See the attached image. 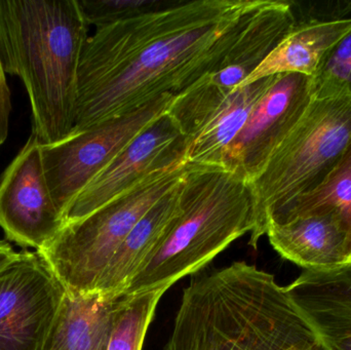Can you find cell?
<instances>
[{
  "mask_svg": "<svg viewBox=\"0 0 351 350\" xmlns=\"http://www.w3.org/2000/svg\"><path fill=\"white\" fill-rule=\"evenodd\" d=\"M265 0H175L96 29L78 69L74 132L181 96L220 68Z\"/></svg>",
  "mask_w": 351,
  "mask_h": 350,
  "instance_id": "obj_1",
  "label": "cell"
},
{
  "mask_svg": "<svg viewBox=\"0 0 351 350\" xmlns=\"http://www.w3.org/2000/svg\"><path fill=\"white\" fill-rule=\"evenodd\" d=\"M164 350H325L287 287L237 261L184 289Z\"/></svg>",
  "mask_w": 351,
  "mask_h": 350,
  "instance_id": "obj_2",
  "label": "cell"
},
{
  "mask_svg": "<svg viewBox=\"0 0 351 350\" xmlns=\"http://www.w3.org/2000/svg\"><path fill=\"white\" fill-rule=\"evenodd\" d=\"M88 32L78 0H0L4 71L24 84L32 131L43 145L73 131L78 69Z\"/></svg>",
  "mask_w": 351,
  "mask_h": 350,
  "instance_id": "obj_3",
  "label": "cell"
},
{
  "mask_svg": "<svg viewBox=\"0 0 351 350\" xmlns=\"http://www.w3.org/2000/svg\"><path fill=\"white\" fill-rule=\"evenodd\" d=\"M180 201L181 211L166 240L140 267L123 295L170 289L255 228L251 183L222 166L187 164Z\"/></svg>",
  "mask_w": 351,
  "mask_h": 350,
  "instance_id": "obj_4",
  "label": "cell"
},
{
  "mask_svg": "<svg viewBox=\"0 0 351 350\" xmlns=\"http://www.w3.org/2000/svg\"><path fill=\"white\" fill-rule=\"evenodd\" d=\"M351 142V97L315 99L251 183L256 225L250 245L257 248L268 217L319 184Z\"/></svg>",
  "mask_w": 351,
  "mask_h": 350,
  "instance_id": "obj_5",
  "label": "cell"
},
{
  "mask_svg": "<svg viewBox=\"0 0 351 350\" xmlns=\"http://www.w3.org/2000/svg\"><path fill=\"white\" fill-rule=\"evenodd\" d=\"M186 170L187 162L154 175L86 217L65 224L45 248L37 251L68 293H96L109 263L130 232L181 182Z\"/></svg>",
  "mask_w": 351,
  "mask_h": 350,
  "instance_id": "obj_6",
  "label": "cell"
},
{
  "mask_svg": "<svg viewBox=\"0 0 351 350\" xmlns=\"http://www.w3.org/2000/svg\"><path fill=\"white\" fill-rule=\"evenodd\" d=\"M292 2L265 0L235 41L220 68L175 98L169 115L189 141L206 119L265 61L295 28Z\"/></svg>",
  "mask_w": 351,
  "mask_h": 350,
  "instance_id": "obj_7",
  "label": "cell"
},
{
  "mask_svg": "<svg viewBox=\"0 0 351 350\" xmlns=\"http://www.w3.org/2000/svg\"><path fill=\"white\" fill-rule=\"evenodd\" d=\"M176 97L166 95L125 116L43 145L41 160L49 192L65 222L76 197L139 134L170 110Z\"/></svg>",
  "mask_w": 351,
  "mask_h": 350,
  "instance_id": "obj_8",
  "label": "cell"
},
{
  "mask_svg": "<svg viewBox=\"0 0 351 350\" xmlns=\"http://www.w3.org/2000/svg\"><path fill=\"white\" fill-rule=\"evenodd\" d=\"M66 289L37 251L0 271V350H40Z\"/></svg>",
  "mask_w": 351,
  "mask_h": 350,
  "instance_id": "obj_9",
  "label": "cell"
},
{
  "mask_svg": "<svg viewBox=\"0 0 351 350\" xmlns=\"http://www.w3.org/2000/svg\"><path fill=\"white\" fill-rule=\"evenodd\" d=\"M186 150L185 136L169 112L162 115L74 199L66 212L65 224L86 217L154 175L185 164Z\"/></svg>",
  "mask_w": 351,
  "mask_h": 350,
  "instance_id": "obj_10",
  "label": "cell"
},
{
  "mask_svg": "<svg viewBox=\"0 0 351 350\" xmlns=\"http://www.w3.org/2000/svg\"><path fill=\"white\" fill-rule=\"evenodd\" d=\"M313 100V77L278 74L227 148L221 166L253 182Z\"/></svg>",
  "mask_w": 351,
  "mask_h": 350,
  "instance_id": "obj_11",
  "label": "cell"
},
{
  "mask_svg": "<svg viewBox=\"0 0 351 350\" xmlns=\"http://www.w3.org/2000/svg\"><path fill=\"white\" fill-rule=\"evenodd\" d=\"M64 224L47 186L41 143L32 131L0 178V227L10 242L40 251Z\"/></svg>",
  "mask_w": 351,
  "mask_h": 350,
  "instance_id": "obj_12",
  "label": "cell"
},
{
  "mask_svg": "<svg viewBox=\"0 0 351 350\" xmlns=\"http://www.w3.org/2000/svg\"><path fill=\"white\" fill-rule=\"evenodd\" d=\"M287 290L325 350H351V261L303 271Z\"/></svg>",
  "mask_w": 351,
  "mask_h": 350,
  "instance_id": "obj_13",
  "label": "cell"
},
{
  "mask_svg": "<svg viewBox=\"0 0 351 350\" xmlns=\"http://www.w3.org/2000/svg\"><path fill=\"white\" fill-rule=\"evenodd\" d=\"M125 295L66 291L40 350H108Z\"/></svg>",
  "mask_w": 351,
  "mask_h": 350,
  "instance_id": "obj_14",
  "label": "cell"
},
{
  "mask_svg": "<svg viewBox=\"0 0 351 350\" xmlns=\"http://www.w3.org/2000/svg\"><path fill=\"white\" fill-rule=\"evenodd\" d=\"M266 236L282 258L304 271L335 268L351 261L346 234L339 224L328 216L270 225Z\"/></svg>",
  "mask_w": 351,
  "mask_h": 350,
  "instance_id": "obj_15",
  "label": "cell"
},
{
  "mask_svg": "<svg viewBox=\"0 0 351 350\" xmlns=\"http://www.w3.org/2000/svg\"><path fill=\"white\" fill-rule=\"evenodd\" d=\"M182 181L136 224L109 263L96 293L123 295L140 267L164 242L181 211Z\"/></svg>",
  "mask_w": 351,
  "mask_h": 350,
  "instance_id": "obj_16",
  "label": "cell"
},
{
  "mask_svg": "<svg viewBox=\"0 0 351 350\" xmlns=\"http://www.w3.org/2000/svg\"><path fill=\"white\" fill-rule=\"evenodd\" d=\"M350 31L351 16L297 22L286 38L241 86L282 73L313 77L326 53Z\"/></svg>",
  "mask_w": 351,
  "mask_h": 350,
  "instance_id": "obj_17",
  "label": "cell"
},
{
  "mask_svg": "<svg viewBox=\"0 0 351 350\" xmlns=\"http://www.w3.org/2000/svg\"><path fill=\"white\" fill-rule=\"evenodd\" d=\"M276 77L272 75L261 78L231 92L187 142L186 162L221 166L227 148L239 135Z\"/></svg>",
  "mask_w": 351,
  "mask_h": 350,
  "instance_id": "obj_18",
  "label": "cell"
},
{
  "mask_svg": "<svg viewBox=\"0 0 351 350\" xmlns=\"http://www.w3.org/2000/svg\"><path fill=\"white\" fill-rule=\"evenodd\" d=\"M315 216H328L339 224L346 234L351 258V142L319 184L268 217L265 236L270 225H280Z\"/></svg>",
  "mask_w": 351,
  "mask_h": 350,
  "instance_id": "obj_19",
  "label": "cell"
},
{
  "mask_svg": "<svg viewBox=\"0 0 351 350\" xmlns=\"http://www.w3.org/2000/svg\"><path fill=\"white\" fill-rule=\"evenodd\" d=\"M169 289L125 295L115 318L108 350H142L160 298Z\"/></svg>",
  "mask_w": 351,
  "mask_h": 350,
  "instance_id": "obj_20",
  "label": "cell"
},
{
  "mask_svg": "<svg viewBox=\"0 0 351 350\" xmlns=\"http://www.w3.org/2000/svg\"><path fill=\"white\" fill-rule=\"evenodd\" d=\"M313 98L351 97V31L322 60L313 77Z\"/></svg>",
  "mask_w": 351,
  "mask_h": 350,
  "instance_id": "obj_21",
  "label": "cell"
},
{
  "mask_svg": "<svg viewBox=\"0 0 351 350\" xmlns=\"http://www.w3.org/2000/svg\"><path fill=\"white\" fill-rule=\"evenodd\" d=\"M175 0H78L88 26L96 29L167 8Z\"/></svg>",
  "mask_w": 351,
  "mask_h": 350,
  "instance_id": "obj_22",
  "label": "cell"
},
{
  "mask_svg": "<svg viewBox=\"0 0 351 350\" xmlns=\"http://www.w3.org/2000/svg\"><path fill=\"white\" fill-rule=\"evenodd\" d=\"M5 74L0 55V147L8 139L10 114L12 110L10 88L6 82Z\"/></svg>",
  "mask_w": 351,
  "mask_h": 350,
  "instance_id": "obj_23",
  "label": "cell"
},
{
  "mask_svg": "<svg viewBox=\"0 0 351 350\" xmlns=\"http://www.w3.org/2000/svg\"><path fill=\"white\" fill-rule=\"evenodd\" d=\"M19 253L14 252L8 242H0V271L18 258Z\"/></svg>",
  "mask_w": 351,
  "mask_h": 350,
  "instance_id": "obj_24",
  "label": "cell"
},
{
  "mask_svg": "<svg viewBox=\"0 0 351 350\" xmlns=\"http://www.w3.org/2000/svg\"><path fill=\"white\" fill-rule=\"evenodd\" d=\"M2 242V240H0V242Z\"/></svg>",
  "mask_w": 351,
  "mask_h": 350,
  "instance_id": "obj_25",
  "label": "cell"
}]
</instances>
